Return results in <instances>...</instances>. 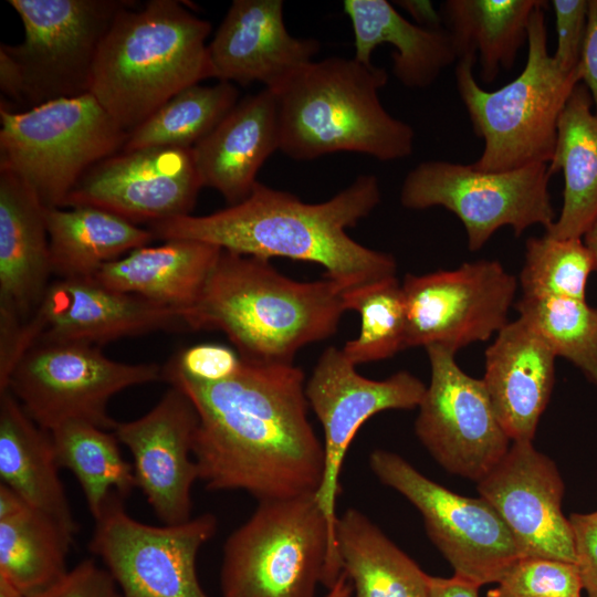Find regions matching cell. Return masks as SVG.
I'll list each match as a JSON object with an SVG mask.
<instances>
[{"label":"cell","instance_id":"obj_47","mask_svg":"<svg viewBox=\"0 0 597 597\" xmlns=\"http://www.w3.org/2000/svg\"><path fill=\"white\" fill-rule=\"evenodd\" d=\"M25 505H29L19 494L9 486L0 485V520L14 515Z\"/></svg>","mask_w":597,"mask_h":597},{"label":"cell","instance_id":"obj_9","mask_svg":"<svg viewBox=\"0 0 597 597\" xmlns=\"http://www.w3.org/2000/svg\"><path fill=\"white\" fill-rule=\"evenodd\" d=\"M548 164L490 172L446 160L422 161L404 179L401 205L411 210L443 207L462 222L471 251L481 249L502 227L516 237L532 226L555 221Z\"/></svg>","mask_w":597,"mask_h":597},{"label":"cell","instance_id":"obj_17","mask_svg":"<svg viewBox=\"0 0 597 597\" xmlns=\"http://www.w3.org/2000/svg\"><path fill=\"white\" fill-rule=\"evenodd\" d=\"M202 187L191 148L122 150L91 167L63 207H95L151 223L190 214Z\"/></svg>","mask_w":597,"mask_h":597},{"label":"cell","instance_id":"obj_50","mask_svg":"<svg viewBox=\"0 0 597 597\" xmlns=\"http://www.w3.org/2000/svg\"><path fill=\"white\" fill-rule=\"evenodd\" d=\"M0 597H28L8 578L0 575Z\"/></svg>","mask_w":597,"mask_h":597},{"label":"cell","instance_id":"obj_51","mask_svg":"<svg viewBox=\"0 0 597 597\" xmlns=\"http://www.w3.org/2000/svg\"><path fill=\"white\" fill-rule=\"evenodd\" d=\"M348 597H353V594L350 596H348Z\"/></svg>","mask_w":597,"mask_h":597},{"label":"cell","instance_id":"obj_33","mask_svg":"<svg viewBox=\"0 0 597 597\" xmlns=\"http://www.w3.org/2000/svg\"><path fill=\"white\" fill-rule=\"evenodd\" d=\"M50 432L60 468L77 479L94 520L113 494L126 499L136 488L133 464L124 459L114 431L71 420Z\"/></svg>","mask_w":597,"mask_h":597},{"label":"cell","instance_id":"obj_45","mask_svg":"<svg viewBox=\"0 0 597 597\" xmlns=\"http://www.w3.org/2000/svg\"><path fill=\"white\" fill-rule=\"evenodd\" d=\"M479 588L455 575L450 578L431 576L429 597H479Z\"/></svg>","mask_w":597,"mask_h":597},{"label":"cell","instance_id":"obj_19","mask_svg":"<svg viewBox=\"0 0 597 597\" xmlns=\"http://www.w3.org/2000/svg\"><path fill=\"white\" fill-rule=\"evenodd\" d=\"M197 427L192 402L171 387L146 415L113 430L133 455L136 488L167 525L191 519V490L199 479L192 454Z\"/></svg>","mask_w":597,"mask_h":597},{"label":"cell","instance_id":"obj_36","mask_svg":"<svg viewBox=\"0 0 597 597\" xmlns=\"http://www.w3.org/2000/svg\"><path fill=\"white\" fill-rule=\"evenodd\" d=\"M344 302L360 316L358 336L342 348L353 365L388 359L406 349L407 312L397 277L345 292Z\"/></svg>","mask_w":597,"mask_h":597},{"label":"cell","instance_id":"obj_23","mask_svg":"<svg viewBox=\"0 0 597 597\" xmlns=\"http://www.w3.org/2000/svg\"><path fill=\"white\" fill-rule=\"evenodd\" d=\"M279 148L276 96L263 88L238 102L191 149L203 187L216 189L233 206L250 196L260 168Z\"/></svg>","mask_w":597,"mask_h":597},{"label":"cell","instance_id":"obj_5","mask_svg":"<svg viewBox=\"0 0 597 597\" xmlns=\"http://www.w3.org/2000/svg\"><path fill=\"white\" fill-rule=\"evenodd\" d=\"M387 81L385 69L355 57L310 62L272 91L277 102L279 149L295 160L338 151L381 161L409 157L415 130L383 106L379 90Z\"/></svg>","mask_w":597,"mask_h":597},{"label":"cell","instance_id":"obj_35","mask_svg":"<svg viewBox=\"0 0 597 597\" xmlns=\"http://www.w3.org/2000/svg\"><path fill=\"white\" fill-rule=\"evenodd\" d=\"M515 308L555 356L572 362L597 385V307L578 298L523 296Z\"/></svg>","mask_w":597,"mask_h":597},{"label":"cell","instance_id":"obj_28","mask_svg":"<svg viewBox=\"0 0 597 597\" xmlns=\"http://www.w3.org/2000/svg\"><path fill=\"white\" fill-rule=\"evenodd\" d=\"M548 170L563 172L564 190L561 213L545 234L582 238L597 217V114L583 83L575 86L561 114Z\"/></svg>","mask_w":597,"mask_h":597},{"label":"cell","instance_id":"obj_43","mask_svg":"<svg viewBox=\"0 0 597 597\" xmlns=\"http://www.w3.org/2000/svg\"><path fill=\"white\" fill-rule=\"evenodd\" d=\"M580 83L591 97L597 114V0H588L587 29L579 62Z\"/></svg>","mask_w":597,"mask_h":597},{"label":"cell","instance_id":"obj_25","mask_svg":"<svg viewBox=\"0 0 597 597\" xmlns=\"http://www.w3.org/2000/svg\"><path fill=\"white\" fill-rule=\"evenodd\" d=\"M222 249L195 240H169L135 249L101 268L94 279L112 290L184 311L196 303Z\"/></svg>","mask_w":597,"mask_h":597},{"label":"cell","instance_id":"obj_1","mask_svg":"<svg viewBox=\"0 0 597 597\" xmlns=\"http://www.w3.org/2000/svg\"><path fill=\"white\" fill-rule=\"evenodd\" d=\"M163 378L197 411L192 454L208 490H242L259 502L316 493L324 447L307 417L300 367L242 359L231 377L203 383L167 364Z\"/></svg>","mask_w":597,"mask_h":597},{"label":"cell","instance_id":"obj_6","mask_svg":"<svg viewBox=\"0 0 597 597\" xmlns=\"http://www.w3.org/2000/svg\"><path fill=\"white\" fill-rule=\"evenodd\" d=\"M533 11L523 71L495 91H485L473 75L474 62L458 61L455 82L475 135L483 140L481 156L471 165L501 172L534 164H549L561 114L575 86L579 66L563 71L548 53L544 8Z\"/></svg>","mask_w":597,"mask_h":597},{"label":"cell","instance_id":"obj_39","mask_svg":"<svg viewBox=\"0 0 597 597\" xmlns=\"http://www.w3.org/2000/svg\"><path fill=\"white\" fill-rule=\"evenodd\" d=\"M242 364L239 353L220 344H198L179 352L168 365L182 375L216 383L234 375Z\"/></svg>","mask_w":597,"mask_h":597},{"label":"cell","instance_id":"obj_4","mask_svg":"<svg viewBox=\"0 0 597 597\" xmlns=\"http://www.w3.org/2000/svg\"><path fill=\"white\" fill-rule=\"evenodd\" d=\"M211 24L175 0L136 2L115 17L97 52L90 93L132 132L181 90L213 76Z\"/></svg>","mask_w":597,"mask_h":597},{"label":"cell","instance_id":"obj_41","mask_svg":"<svg viewBox=\"0 0 597 597\" xmlns=\"http://www.w3.org/2000/svg\"><path fill=\"white\" fill-rule=\"evenodd\" d=\"M34 597H124L106 568L85 559Z\"/></svg>","mask_w":597,"mask_h":597},{"label":"cell","instance_id":"obj_49","mask_svg":"<svg viewBox=\"0 0 597 597\" xmlns=\"http://www.w3.org/2000/svg\"><path fill=\"white\" fill-rule=\"evenodd\" d=\"M352 594H353V586L349 583L345 573L342 572L336 583L333 585V587L329 588V591L326 595V597H348Z\"/></svg>","mask_w":597,"mask_h":597},{"label":"cell","instance_id":"obj_2","mask_svg":"<svg viewBox=\"0 0 597 597\" xmlns=\"http://www.w3.org/2000/svg\"><path fill=\"white\" fill-rule=\"evenodd\" d=\"M374 175H360L320 203L256 182L243 201L207 216H180L149 223L155 239L195 240L233 253L316 263L343 292L396 277L397 262L386 252L353 240L355 227L379 205Z\"/></svg>","mask_w":597,"mask_h":597},{"label":"cell","instance_id":"obj_20","mask_svg":"<svg viewBox=\"0 0 597 597\" xmlns=\"http://www.w3.org/2000/svg\"><path fill=\"white\" fill-rule=\"evenodd\" d=\"M282 0H234L208 44L213 76L222 82L264 84L275 91L313 61L321 43L289 33Z\"/></svg>","mask_w":597,"mask_h":597},{"label":"cell","instance_id":"obj_11","mask_svg":"<svg viewBox=\"0 0 597 597\" xmlns=\"http://www.w3.org/2000/svg\"><path fill=\"white\" fill-rule=\"evenodd\" d=\"M24 40L1 45L23 78L22 103L31 107L90 93L100 46L117 13L130 0H9Z\"/></svg>","mask_w":597,"mask_h":597},{"label":"cell","instance_id":"obj_26","mask_svg":"<svg viewBox=\"0 0 597 597\" xmlns=\"http://www.w3.org/2000/svg\"><path fill=\"white\" fill-rule=\"evenodd\" d=\"M343 10L354 31V57L370 64L373 51L391 44L392 74L409 88L432 85L457 61L452 39L444 28L428 29L405 19L386 0H345Z\"/></svg>","mask_w":597,"mask_h":597},{"label":"cell","instance_id":"obj_12","mask_svg":"<svg viewBox=\"0 0 597 597\" xmlns=\"http://www.w3.org/2000/svg\"><path fill=\"white\" fill-rule=\"evenodd\" d=\"M369 465L383 484L399 492L420 512L429 538L455 576L479 587L498 584L521 558L505 523L481 496L454 493L387 450H374Z\"/></svg>","mask_w":597,"mask_h":597},{"label":"cell","instance_id":"obj_3","mask_svg":"<svg viewBox=\"0 0 597 597\" xmlns=\"http://www.w3.org/2000/svg\"><path fill=\"white\" fill-rule=\"evenodd\" d=\"M332 280L298 282L266 259L222 250L193 305L188 331H220L242 359L293 364L304 346L334 335L346 312Z\"/></svg>","mask_w":597,"mask_h":597},{"label":"cell","instance_id":"obj_37","mask_svg":"<svg viewBox=\"0 0 597 597\" xmlns=\"http://www.w3.org/2000/svg\"><path fill=\"white\" fill-rule=\"evenodd\" d=\"M595 271L583 238H528L520 273L523 296L585 300L586 283Z\"/></svg>","mask_w":597,"mask_h":597},{"label":"cell","instance_id":"obj_14","mask_svg":"<svg viewBox=\"0 0 597 597\" xmlns=\"http://www.w3.org/2000/svg\"><path fill=\"white\" fill-rule=\"evenodd\" d=\"M401 287L406 348L440 345L457 353L488 341L509 323L517 281L499 261L478 260L455 270L407 274Z\"/></svg>","mask_w":597,"mask_h":597},{"label":"cell","instance_id":"obj_22","mask_svg":"<svg viewBox=\"0 0 597 597\" xmlns=\"http://www.w3.org/2000/svg\"><path fill=\"white\" fill-rule=\"evenodd\" d=\"M555 354L521 317L496 333L482 378L509 438L532 441L555 381Z\"/></svg>","mask_w":597,"mask_h":597},{"label":"cell","instance_id":"obj_48","mask_svg":"<svg viewBox=\"0 0 597 597\" xmlns=\"http://www.w3.org/2000/svg\"><path fill=\"white\" fill-rule=\"evenodd\" d=\"M582 238H584V243L593 256L595 271H597V217L590 223Z\"/></svg>","mask_w":597,"mask_h":597},{"label":"cell","instance_id":"obj_15","mask_svg":"<svg viewBox=\"0 0 597 597\" xmlns=\"http://www.w3.org/2000/svg\"><path fill=\"white\" fill-rule=\"evenodd\" d=\"M426 350L430 383L418 406L416 436L444 470L478 482L504 457L511 439L483 380L467 375L451 349L430 345Z\"/></svg>","mask_w":597,"mask_h":597},{"label":"cell","instance_id":"obj_16","mask_svg":"<svg viewBox=\"0 0 597 597\" xmlns=\"http://www.w3.org/2000/svg\"><path fill=\"white\" fill-rule=\"evenodd\" d=\"M355 367L342 349L329 346L320 356L305 384L308 406L324 432V473L315 498L334 540L339 476L356 433L369 418L381 411L418 407L427 387L406 370L373 380L358 374Z\"/></svg>","mask_w":597,"mask_h":597},{"label":"cell","instance_id":"obj_18","mask_svg":"<svg viewBox=\"0 0 597 597\" xmlns=\"http://www.w3.org/2000/svg\"><path fill=\"white\" fill-rule=\"evenodd\" d=\"M476 489L505 523L521 558L576 564L572 525L562 512L564 482L532 441H514Z\"/></svg>","mask_w":597,"mask_h":597},{"label":"cell","instance_id":"obj_21","mask_svg":"<svg viewBox=\"0 0 597 597\" xmlns=\"http://www.w3.org/2000/svg\"><path fill=\"white\" fill-rule=\"evenodd\" d=\"M33 315L43 328L40 338L98 347L157 331H188L181 311L112 290L94 277L51 282Z\"/></svg>","mask_w":597,"mask_h":597},{"label":"cell","instance_id":"obj_13","mask_svg":"<svg viewBox=\"0 0 597 597\" xmlns=\"http://www.w3.org/2000/svg\"><path fill=\"white\" fill-rule=\"evenodd\" d=\"M126 499L113 494L95 519L90 551L100 556L124 597H209L196 559L216 533L211 513L187 522L153 526L133 519Z\"/></svg>","mask_w":597,"mask_h":597},{"label":"cell","instance_id":"obj_7","mask_svg":"<svg viewBox=\"0 0 597 597\" xmlns=\"http://www.w3.org/2000/svg\"><path fill=\"white\" fill-rule=\"evenodd\" d=\"M336 543L315 493L259 502L226 541L222 597H315L341 576Z\"/></svg>","mask_w":597,"mask_h":597},{"label":"cell","instance_id":"obj_30","mask_svg":"<svg viewBox=\"0 0 597 597\" xmlns=\"http://www.w3.org/2000/svg\"><path fill=\"white\" fill-rule=\"evenodd\" d=\"M45 223L59 279L94 277L105 264L154 239L149 229L95 207L45 208Z\"/></svg>","mask_w":597,"mask_h":597},{"label":"cell","instance_id":"obj_42","mask_svg":"<svg viewBox=\"0 0 597 597\" xmlns=\"http://www.w3.org/2000/svg\"><path fill=\"white\" fill-rule=\"evenodd\" d=\"M576 565L587 597H597V511L572 513Z\"/></svg>","mask_w":597,"mask_h":597},{"label":"cell","instance_id":"obj_27","mask_svg":"<svg viewBox=\"0 0 597 597\" xmlns=\"http://www.w3.org/2000/svg\"><path fill=\"white\" fill-rule=\"evenodd\" d=\"M52 434L9 391L0 392V479L30 506L78 531L59 474Z\"/></svg>","mask_w":597,"mask_h":597},{"label":"cell","instance_id":"obj_40","mask_svg":"<svg viewBox=\"0 0 597 597\" xmlns=\"http://www.w3.org/2000/svg\"><path fill=\"white\" fill-rule=\"evenodd\" d=\"M557 33L556 50L553 55L557 65L565 72L578 69L583 52L587 19V0H553Z\"/></svg>","mask_w":597,"mask_h":597},{"label":"cell","instance_id":"obj_34","mask_svg":"<svg viewBox=\"0 0 597 597\" xmlns=\"http://www.w3.org/2000/svg\"><path fill=\"white\" fill-rule=\"evenodd\" d=\"M239 92L229 82L188 86L128 133L123 150L192 148L230 113Z\"/></svg>","mask_w":597,"mask_h":597},{"label":"cell","instance_id":"obj_29","mask_svg":"<svg viewBox=\"0 0 597 597\" xmlns=\"http://www.w3.org/2000/svg\"><path fill=\"white\" fill-rule=\"evenodd\" d=\"M542 0H447L441 6L457 61L480 63V78L493 82L501 70H511Z\"/></svg>","mask_w":597,"mask_h":597},{"label":"cell","instance_id":"obj_10","mask_svg":"<svg viewBox=\"0 0 597 597\" xmlns=\"http://www.w3.org/2000/svg\"><path fill=\"white\" fill-rule=\"evenodd\" d=\"M163 378L156 364H125L106 357L98 346L40 338L13 368L7 390L40 427L80 420L105 430L117 421L107 413L117 392Z\"/></svg>","mask_w":597,"mask_h":597},{"label":"cell","instance_id":"obj_8","mask_svg":"<svg viewBox=\"0 0 597 597\" xmlns=\"http://www.w3.org/2000/svg\"><path fill=\"white\" fill-rule=\"evenodd\" d=\"M0 169L20 177L45 208H62L83 175L123 150L128 132L91 94L0 108Z\"/></svg>","mask_w":597,"mask_h":597},{"label":"cell","instance_id":"obj_46","mask_svg":"<svg viewBox=\"0 0 597 597\" xmlns=\"http://www.w3.org/2000/svg\"><path fill=\"white\" fill-rule=\"evenodd\" d=\"M416 21V24L428 29L444 28L441 13L436 11L430 1L405 0L397 1Z\"/></svg>","mask_w":597,"mask_h":597},{"label":"cell","instance_id":"obj_44","mask_svg":"<svg viewBox=\"0 0 597 597\" xmlns=\"http://www.w3.org/2000/svg\"><path fill=\"white\" fill-rule=\"evenodd\" d=\"M0 87L2 95L12 102L22 104L23 78L20 67L2 45H0Z\"/></svg>","mask_w":597,"mask_h":597},{"label":"cell","instance_id":"obj_31","mask_svg":"<svg viewBox=\"0 0 597 597\" xmlns=\"http://www.w3.org/2000/svg\"><path fill=\"white\" fill-rule=\"evenodd\" d=\"M335 542L353 597H429L431 576L362 511L349 507L337 517Z\"/></svg>","mask_w":597,"mask_h":597},{"label":"cell","instance_id":"obj_32","mask_svg":"<svg viewBox=\"0 0 597 597\" xmlns=\"http://www.w3.org/2000/svg\"><path fill=\"white\" fill-rule=\"evenodd\" d=\"M74 535L54 517L25 505L0 520V575L34 597L67 572Z\"/></svg>","mask_w":597,"mask_h":597},{"label":"cell","instance_id":"obj_24","mask_svg":"<svg viewBox=\"0 0 597 597\" xmlns=\"http://www.w3.org/2000/svg\"><path fill=\"white\" fill-rule=\"evenodd\" d=\"M52 273L45 207L20 177L0 169V310L29 320Z\"/></svg>","mask_w":597,"mask_h":597},{"label":"cell","instance_id":"obj_38","mask_svg":"<svg viewBox=\"0 0 597 597\" xmlns=\"http://www.w3.org/2000/svg\"><path fill=\"white\" fill-rule=\"evenodd\" d=\"M577 565L569 562L523 557L488 593V597H580Z\"/></svg>","mask_w":597,"mask_h":597}]
</instances>
